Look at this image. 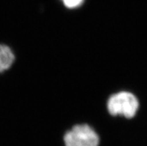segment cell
Here are the masks:
<instances>
[{"label": "cell", "instance_id": "cell-1", "mask_svg": "<svg viewBox=\"0 0 147 146\" xmlns=\"http://www.w3.org/2000/svg\"><path fill=\"white\" fill-rule=\"evenodd\" d=\"M139 103L134 95L128 92H121L113 95L108 102V112L113 116L120 115L128 118L135 116Z\"/></svg>", "mask_w": 147, "mask_h": 146}, {"label": "cell", "instance_id": "cell-2", "mask_svg": "<svg viewBox=\"0 0 147 146\" xmlns=\"http://www.w3.org/2000/svg\"><path fill=\"white\" fill-rule=\"evenodd\" d=\"M99 137L88 124L73 127L64 136L66 146H98Z\"/></svg>", "mask_w": 147, "mask_h": 146}, {"label": "cell", "instance_id": "cell-3", "mask_svg": "<svg viewBox=\"0 0 147 146\" xmlns=\"http://www.w3.org/2000/svg\"><path fill=\"white\" fill-rule=\"evenodd\" d=\"M14 54L5 45L0 44V72L8 69L14 61Z\"/></svg>", "mask_w": 147, "mask_h": 146}, {"label": "cell", "instance_id": "cell-4", "mask_svg": "<svg viewBox=\"0 0 147 146\" xmlns=\"http://www.w3.org/2000/svg\"><path fill=\"white\" fill-rule=\"evenodd\" d=\"M63 5L68 8H76L81 6L84 0H62Z\"/></svg>", "mask_w": 147, "mask_h": 146}]
</instances>
